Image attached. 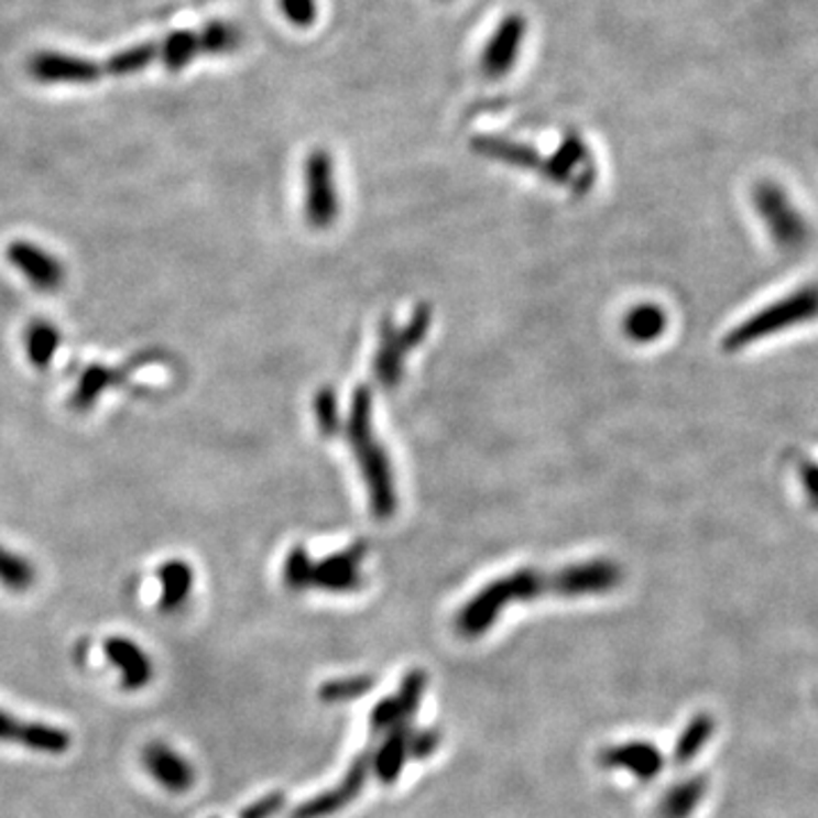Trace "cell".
<instances>
[{"label": "cell", "mask_w": 818, "mask_h": 818, "mask_svg": "<svg viewBox=\"0 0 818 818\" xmlns=\"http://www.w3.org/2000/svg\"><path fill=\"white\" fill-rule=\"evenodd\" d=\"M200 53L203 55H226L239 48L241 32L237 25L226 21H211L200 32Z\"/></svg>", "instance_id": "4316f807"}, {"label": "cell", "mask_w": 818, "mask_h": 818, "mask_svg": "<svg viewBox=\"0 0 818 818\" xmlns=\"http://www.w3.org/2000/svg\"><path fill=\"white\" fill-rule=\"evenodd\" d=\"M0 743H21L42 755H64L70 749V734L59 726L23 721L0 709Z\"/></svg>", "instance_id": "7c38bea8"}, {"label": "cell", "mask_w": 818, "mask_h": 818, "mask_svg": "<svg viewBox=\"0 0 818 818\" xmlns=\"http://www.w3.org/2000/svg\"><path fill=\"white\" fill-rule=\"evenodd\" d=\"M160 580V610L173 614L187 602L194 589V568L185 559H168L157 568Z\"/></svg>", "instance_id": "ac0fdd59"}, {"label": "cell", "mask_w": 818, "mask_h": 818, "mask_svg": "<svg viewBox=\"0 0 818 818\" xmlns=\"http://www.w3.org/2000/svg\"><path fill=\"white\" fill-rule=\"evenodd\" d=\"M544 177L555 185H568L576 192H589L596 177V166L587 141L576 132H566L557 151L544 160Z\"/></svg>", "instance_id": "52a82bcc"}, {"label": "cell", "mask_w": 818, "mask_h": 818, "mask_svg": "<svg viewBox=\"0 0 818 818\" xmlns=\"http://www.w3.org/2000/svg\"><path fill=\"white\" fill-rule=\"evenodd\" d=\"M715 728H717V721L711 715H705V711H700V715H696L687 728L683 730V734L678 737V743H675V751H673V762L678 766H687L689 762H694L700 751L705 749V743L715 737Z\"/></svg>", "instance_id": "44dd1931"}, {"label": "cell", "mask_w": 818, "mask_h": 818, "mask_svg": "<svg viewBox=\"0 0 818 818\" xmlns=\"http://www.w3.org/2000/svg\"><path fill=\"white\" fill-rule=\"evenodd\" d=\"M425 687H428V675H425V670H421V668L410 670L405 675V678H403L401 689H399V696L394 698L396 705H399V711H401V719L403 721H410L414 717V711L418 709V705L423 700Z\"/></svg>", "instance_id": "f1b7e54d"}, {"label": "cell", "mask_w": 818, "mask_h": 818, "mask_svg": "<svg viewBox=\"0 0 818 818\" xmlns=\"http://www.w3.org/2000/svg\"><path fill=\"white\" fill-rule=\"evenodd\" d=\"M753 203L773 243L782 251H798L809 241V226L785 189L760 183L753 192Z\"/></svg>", "instance_id": "3957f363"}, {"label": "cell", "mask_w": 818, "mask_h": 818, "mask_svg": "<svg viewBox=\"0 0 818 818\" xmlns=\"http://www.w3.org/2000/svg\"><path fill=\"white\" fill-rule=\"evenodd\" d=\"M369 723H371V730L373 732H386V730H391V728L399 726V723H405V721L401 719V711H399L396 700L394 698H384L371 711Z\"/></svg>", "instance_id": "d6a6232c"}, {"label": "cell", "mask_w": 818, "mask_h": 818, "mask_svg": "<svg viewBox=\"0 0 818 818\" xmlns=\"http://www.w3.org/2000/svg\"><path fill=\"white\" fill-rule=\"evenodd\" d=\"M305 187V219L312 228L324 230L335 223L339 215V192L335 160L328 151L314 149L303 166Z\"/></svg>", "instance_id": "277c9868"}, {"label": "cell", "mask_w": 818, "mask_h": 818, "mask_svg": "<svg viewBox=\"0 0 818 818\" xmlns=\"http://www.w3.org/2000/svg\"><path fill=\"white\" fill-rule=\"evenodd\" d=\"M110 378H112V375H110L108 369H102V367H89V369L83 373V378H80V384H78L76 394H74V405H76L78 410L89 407V405L96 401V396L100 394V391L110 384Z\"/></svg>", "instance_id": "4dcf8cb0"}, {"label": "cell", "mask_w": 818, "mask_h": 818, "mask_svg": "<svg viewBox=\"0 0 818 818\" xmlns=\"http://www.w3.org/2000/svg\"><path fill=\"white\" fill-rule=\"evenodd\" d=\"M600 764L604 768L628 771L642 782H651L664 771V755L648 741H628L604 749L600 753Z\"/></svg>", "instance_id": "2e32d148"}, {"label": "cell", "mask_w": 818, "mask_h": 818, "mask_svg": "<svg viewBox=\"0 0 818 818\" xmlns=\"http://www.w3.org/2000/svg\"><path fill=\"white\" fill-rule=\"evenodd\" d=\"M200 55V34L194 30L173 32L160 44V62L168 70H181Z\"/></svg>", "instance_id": "d4e9b609"}, {"label": "cell", "mask_w": 818, "mask_h": 818, "mask_svg": "<svg viewBox=\"0 0 818 818\" xmlns=\"http://www.w3.org/2000/svg\"><path fill=\"white\" fill-rule=\"evenodd\" d=\"M105 657L121 670V687L128 691H139L151 685L153 680V662L146 651L132 639L126 636H110L102 644Z\"/></svg>", "instance_id": "9a60e30c"}, {"label": "cell", "mask_w": 818, "mask_h": 818, "mask_svg": "<svg viewBox=\"0 0 818 818\" xmlns=\"http://www.w3.org/2000/svg\"><path fill=\"white\" fill-rule=\"evenodd\" d=\"M157 59H160V44L149 42V44H137V46L114 53L108 62L100 64V68H102V76L126 78V76L139 74V70H144Z\"/></svg>", "instance_id": "7402d4cb"}, {"label": "cell", "mask_w": 818, "mask_h": 818, "mask_svg": "<svg viewBox=\"0 0 818 818\" xmlns=\"http://www.w3.org/2000/svg\"><path fill=\"white\" fill-rule=\"evenodd\" d=\"M371 771H373V753L367 751L350 764L348 773L343 775V779L339 782L335 789L324 792V794H318V796L301 803L292 811V818H326V816L343 809L346 805H350L355 798L360 796Z\"/></svg>", "instance_id": "30bf717a"}, {"label": "cell", "mask_w": 818, "mask_h": 818, "mask_svg": "<svg viewBox=\"0 0 818 818\" xmlns=\"http://www.w3.org/2000/svg\"><path fill=\"white\" fill-rule=\"evenodd\" d=\"M309 564H312V557L307 555L303 546H296L294 550H290L287 559H284V568H282L284 585L294 591L307 589L309 587Z\"/></svg>", "instance_id": "f546056e"}, {"label": "cell", "mask_w": 818, "mask_h": 818, "mask_svg": "<svg viewBox=\"0 0 818 818\" xmlns=\"http://www.w3.org/2000/svg\"><path fill=\"white\" fill-rule=\"evenodd\" d=\"M473 151L480 153L482 157L505 162L508 166L525 168V171H537L542 175L544 171V160L535 149L516 144V141L508 139H498V137H478L473 141Z\"/></svg>", "instance_id": "d6986e66"}, {"label": "cell", "mask_w": 818, "mask_h": 818, "mask_svg": "<svg viewBox=\"0 0 818 818\" xmlns=\"http://www.w3.org/2000/svg\"><path fill=\"white\" fill-rule=\"evenodd\" d=\"M141 764L168 794H187L196 785L192 762L164 741H151L141 753Z\"/></svg>", "instance_id": "4fadbf2b"}, {"label": "cell", "mask_w": 818, "mask_h": 818, "mask_svg": "<svg viewBox=\"0 0 818 818\" xmlns=\"http://www.w3.org/2000/svg\"><path fill=\"white\" fill-rule=\"evenodd\" d=\"M410 726L399 723L391 730H386V737L380 749L373 753V773L382 785H394L399 775L403 773V766L410 757Z\"/></svg>", "instance_id": "e0dca14e"}, {"label": "cell", "mask_w": 818, "mask_h": 818, "mask_svg": "<svg viewBox=\"0 0 818 818\" xmlns=\"http://www.w3.org/2000/svg\"><path fill=\"white\" fill-rule=\"evenodd\" d=\"M28 68L30 76L44 85H91L102 78L98 62L55 51L37 53L30 59Z\"/></svg>", "instance_id": "8fae6325"}, {"label": "cell", "mask_w": 818, "mask_h": 818, "mask_svg": "<svg viewBox=\"0 0 818 818\" xmlns=\"http://www.w3.org/2000/svg\"><path fill=\"white\" fill-rule=\"evenodd\" d=\"M316 418H318V425H321V430L326 435H332L337 433V399L330 389H324L321 394H318L316 399Z\"/></svg>", "instance_id": "e575fe53"}, {"label": "cell", "mask_w": 818, "mask_h": 818, "mask_svg": "<svg viewBox=\"0 0 818 818\" xmlns=\"http://www.w3.org/2000/svg\"><path fill=\"white\" fill-rule=\"evenodd\" d=\"M284 803H287V796H284L282 792L266 794L260 800H255V803H251L248 807H243L241 814H239V818H273L275 814L282 811Z\"/></svg>", "instance_id": "836d02e7"}, {"label": "cell", "mask_w": 818, "mask_h": 818, "mask_svg": "<svg viewBox=\"0 0 818 818\" xmlns=\"http://www.w3.org/2000/svg\"><path fill=\"white\" fill-rule=\"evenodd\" d=\"M705 794H707V779L702 775L687 777L678 782V785H673L664 794L657 814L659 818H689L698 809Z\"/></svg>", "instance_id": "ffe728a7"}, {"label": "cell", "mask_w": 818, "mask_h": 818, "mask_svg": "<svg viewBox=\"0 0 818 818\" xmlns=\"http://www.w3.org/2000/svg\"><path fill=\"white\" fill-rule=\"evenodd\" d=\"M430 326V312L428 307H418V312L412 316V321L405 328H394V326H384L382 330V341L375 355V364L373 371L378 380L384 386H396L401 375H403V364L410 350L425 337Z\"/></svg>", "instance_id": "8992f818"}, {"label": "cell", "mask_w": 818, "mask_h": 818, "mask_svg": "<svg viewBox=\"0 0 818 818\" xmlns=\"http://www.w3.org/2000/svg\"><path fill=\"white\" fill-rule=\"evenodd\" d=\"M530 23L521 12H510L501 19L489 34V40L480 53V70L487 80L508 78L527 40Z\"/></svg>", "instance_id": "5b68a950"}, {"label": "cell", "mask_w": 818, "mask_h": 818, "mask_svg": "<svg viewBox=\"0 0 818 818\" xmlns=\"http://www.w3.org/2000/svg\"><path fill=\"white\" fill-rule=\"evenodd\" d=\"M441 734L437 730H418L416 734H410V757L412 760H425L430 757L439 749Z\"/></svg>", "instance_id": "8d00e7d4"}, {"label": "cell", "mask_w": 818, "mask_h": 818, "mask_svg": "<svg viewBox=\"0 0 818 818\" xmlns=\"http://www.w3.org/2000/svg\"><path fill=\"white\" fill-rule=\"evenodd\" d=\"M280 12L294 28L307 30L318 19V0H280Z\"/></svg>", "instance_id": "1f68e13d"}, {"label": "cell", "mask_w": 818, "mask_h": 818, "mask_svg": "<svg viewBox=\"0 0 818 818\" xmlns=\"http://www.w3.org/2000/svg\"><path fill=\"white\" fill-rule=\"evenodd\" d=\"M367 544H355L348 550H341L332 557H326L318 564H309V587L332 591V593H350L364 587L362 561L367 557Z\"/></svg>", "instance_id": "9c48e42d"}, {"label": "cell", "mask_w": 818, "mask_h": 818, "mask_svg": "<svg viewBox=\"0 0 818 818\" xmlns=\"http://www.w3.org/2000/svg\"><path fill=\"white\" fill-rule=\"evenodd\" d=\"M623 571L610 559H591L585 564L566 566L550 576V591L566 598L608 593L621 585Z\"/></svg>", "instance_id": "ba28073f"}, {"label": "cell", "mask_w": 818, "mask_h": 818, "mask_svg": "<svg viewBox=\"0 0 818 818\" xmlns=\"http://www.w3.org/2000/svg\"><path fill=\"white\" fill-rule=\"evenodd\" d=\"M59 330L48 321H32L25 332V350L34 369H48L59 348Z\"/></svg>", "instance_id": "cb8c5ba5"}, {"label": "cell", "mask_w": 818, "mask_h": 818, "mask_svg": "<svg viewBox=\"0 0 818 818\" xmlns=\"http://www.w3.org/2000/svg\"><path fill=\"white\" fill-rule=\"evenodd\" d=\"M373 414H371V391L360 389L355 394L350 416L346 423V439L352 448L355 459L362 469V476L369 487V501L378 519H389L396 512L399 498L394 484V471L386 459L384 448L373 433Z\"/></svg>", "instance_id": "6da1fadb"}, {"label": "cell", "mask_w": 818, "mask_h": 818, "mask_svg": "<svg viewBox=\"0 0 818 818\" xmlns=\"http://www.w3.org/2000/svg\"><path fill=\"white\" fill-rule=\"evenodd\" d=\"M10 264L42 292H55L64 282V266L42 246L30 241H12L6 251Z\"/></svg>", "instance_id": "5bb4252c"}, {"label": "cell", "mask_w": 818, "mask_h": 818, "mask_svg": "<svg viewBox=\"0 0 818 818\" xmlns=\"http://www.w3.org/2000/svg\"><path fill=\"white\" fill-rule=\"evenodd\" d=\"M818 318V284H805V287L782 296L771 305L757 309L737 328H732L723 339L726 352H739L751 348L762 339H771L779 332L811 324Z\"/></svg>", "instance_id": "7a4b0ae2"}, {"label": "cell", "mask_w": 818, "mask_h": 818, "mask_svg": "<svg viewBox=\"0 0 818 818\" xmlns=\"http://www.w3.org/2000/svg\"><path fill=\"white\" fill-rule=\"evenodd\" d=\"M798 480L803 484V493L811 510L818 512V461L800 459L798 461Z\"/></svg>", "instance_id": "d590c367"}, {"label": "cell", "mask_w": 818, "mask_h": 818, "mask_svg": "<svg viewBox=\"0 0 818 818\" xmlns=\"http://www.w3.org/2000/svg\"><path fill=\"white\" fill-rule=\"evenodd\" d=\"M34 578H37L34 566L23 555L0 546V587L14 593H23L34 585Z\"/></svg>", "instance_id": "484cf974"}, {"label": "cell", "mask_w": 818, "mask_h": 818, "mask_svg": "<svg viewBox=\"0 0 818 818\" xmlns=\"http://www.w3.org/2000/svg\"><path fill=\"white\" fill-rule=\"evenodd\" d=\"M668 318L659 305H639L625 316V335L636 343H648L664 335Z\"/></svg>", "instance_id": "603a6c76"}, {"label": "cell", "mask_w": 818, "mask_h": 818, "mask_svg": "<svg viewBox=\"0 0 818 818\" xmlns=\"http://www.w3.org/2000/svg\"><path fill=\"white\" fill-rule=\"evenodd\" d=\"M375 687V680L371 675H350V678H337L330 683H324L318 689V698L324 702H348L355 698L367 696Z\"/></svg>", "instance_id": "83f0119b"}]
</instances>
